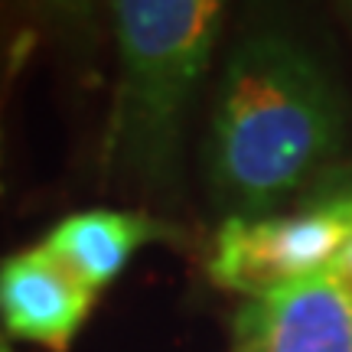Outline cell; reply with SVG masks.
<instances>
[{
  "instance_id": "3",
  "label": "cell",
  "mask_w": 352,
  "mask_h": 352,
  "mask_svg": "<svg viewBox=\"0 0 352 352\" xmlns=\"http://www.w3.org/2000/svg\"><path fill=\"white\" fill-rule=\"evenodd\" d=\"M352 239V186H333L267 215H228L209 245L215 287L261 300L327 280Z\"/></svg>"
},
{
  "instance_id": "7",
  "label": "cell",
  "mask_w": 352,
  "mask_h": 352,
  "mask_svg": "<svg viewBox=\"0 0 352 352\" xmlns=\"http://www.w3.org/2000/svg\"><path fill=\"white\" fill-rule=\"evenodd\" d=\"M20 59H23V36L10 33L0 23V111H3V98H7V88H10V78Z\"/></svg>"
},
{
  "instance_id": "10",
  "label": "cell",
  "mask_w": 352,
  "mask_h": 352,
  "mask_svg": "<svg viewBox=\"0 0 352 352\" xmlns=\"http://www.w3.org/2000/svg\"><path fill=\"white\" fill-rule=\"evenodd\" d=\"M342 20H346V26H349V33H352V3L342 7Z\"/></svg>"
},
{
  "instance_id": "6",
  "label": "cell",
  "mask_w": 352,
  "mask_h": 352,
  "mask_svg": "<svg viewBox=\"0 0 352 352\" xmlns=\"http://www.w3.org/2000/svg\"><path fill=\"white\" fill-rule=\"evenodd\" d=\"M186 232L173 219L147 209H82L63 215L46 232L50 248L91 294H101L124 274L131 261L153 245H183Z\"/></svg>"
},
{
  "instance_id": "4",
  "label": "cell",
  "mask_w": 352,
  "mask_h": 352,
  "mask_svg": "<svg viewBox=\"0 0 352 352\" xmlns=\"http://www.w3.org/2000/svg\"><path fill=\"white\" fill-rule=\"evenodd\" d=\"M98 294L43 248V241L0 258V329L13 342L69 352Z\"/></svg>"
},
{
  "instance_id": "9",
  "label": "cell",
  "mask_w": 352,
  "mask_h": 352,
  "mask_svg": "<svg viewBox=\"0 0 352 352\" xmlns=\"http://www.w3.org/2000/svg\"><path fill=\"white\" fill-rule=\"evenodd\" d=\"M0 352H16V349H13V340L3 333V329H0Z\"/></svg>"
},
{
  "instance_id": "2",
  "label": "cell",
  "mask_w": 352,
  "mask_h": 352,
  "mask_svg": "<svg viewBox=\"0 0 352 352\" xmlns=\"http://www.w3.org/2000/svg\"><path fill=\"white\" fill-rule=\"evenodd\" d=\"M219 0L111 3L114 88L101 134V176L160 206L179 199L189 118L222 43Z\"/></svg>"
},
{
  "instance_id": "1",
  "label": "cell",
  "mask_w": 352,
  "mask_h": 352,
  "mask_svg": "<svg viewBox=\"0 0 352 352\" xmlns=\"http://www.w3.org/2000/svg\"><path fill=\"white\" fill-rule=\"evenodd\" d=\"M346 131V95L300 33L241 30L215 78L202 140L209 199L222 219L287 209L336 164Z\"/></svg>"
},
{
  "instance_id": "5",
  "label": "cell",
  "mask_w": 352,
  "mask_h": 352,
  "mask_svg": "<svg viewBox=\"0 0 352 352\" xmlns=\"http://www.w3.org/2000/svg\"><path fill=\"white\" fill-rule=\"evenodd\" d=\"M228 352H352V303L333 277L245 300Z\"/></svg>"
},
{
  "instance_id": "8",
  "label": "cell",
  "mask_w": 352,
  "mask_h": 352,
  "mask_svg": "<svg viewBox=\"0 0 352 352\" xmlns=\"http://www.w3.org/2000/svg\"><path fill=\"white\" fill-rule=\"evenodd\" d=\"M333 280L340 284V290L349 297V303H352V239H349V245H346V252L340 254V261H336V267H333Z\"/></svg>"
}]
</instances>
